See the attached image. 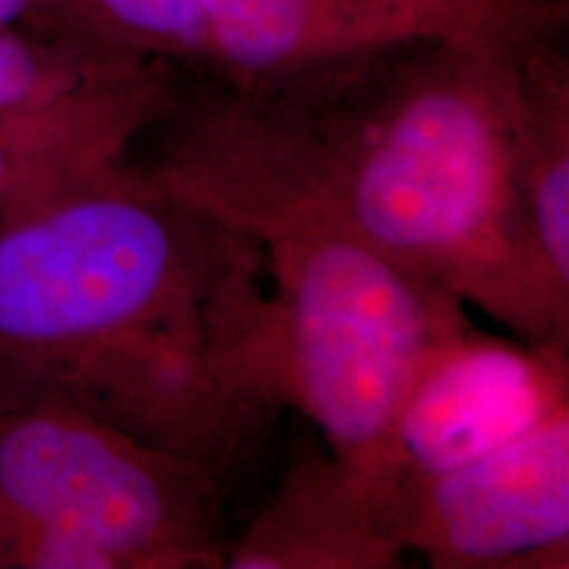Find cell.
I'll return each instance as SVG.
<instances>
[{
  "label": "cell",
  "mask_w": 569,
  "mask_h": 569,
  "mask_svg": "<svg viewBox=\"0 0 569 569\" xmlns=\"http://www.w3.org/2000/svg\"><path fill=\"white\" fill-rule=\"evenodd\" d=\"M84 30L140 59L203 71L201 0H67Z\"/></svg>",
  "instance_id": "8fae6325"
},
{
  "label": "cell",
  "mask_w": 569,
  "mask_h": 569,
  "mask_svg": "<svg viewBox=\"0 0 569 569\" xmlns=\"http://www.w3.org/2000/svg\"><path fill=\"white\" fill-rule=\"evenodd\" d=\"M140 138L146 156L127 153L134 167L259 243L284 403L372 501L398 409L432 356L472 330L467 306L356 230L256 92L182 71L172 106Z\"/></svg>",
  "instance_id": "3957f363"
},
{
  "label": "cell",
  "mask_w": 569,
  "mask_h": 569,
  "mask_svg": "<svg viewBox=\"0 0 569 569\" xmlns=\"http://www.w3.org/2000/svg\"><path fill=\"white\" fill-rule=\"evenodd\" d=\"M227 488L59 398L0 401V569L224 567Z\"/></svg>",
  "instance_id": "277c9868"
},
{
  "label": "cell",
  "mask_w": 569,
  "mask_h": 569,
  "mask_svg": "<svg viewBox=\"0 0 569 569\" xmlns=\"http://www.w3.org/2000/svg\"><path fill=\"white\" fill-rule=\"evenodd\" d=\"M565 38L567 32L553 34L532 67L517 163L540 251L553 277L569 288V53Z\"/></svg>",
  "instance_id": "30bf717a"
},
{
  "label": "cell",
  "mask_w": 569,
  "mask_h": 569,
  "mask_svg": "<svg viewBox=\"0 0 569 569\" xmlns=\"http://www.w3.org/2000/svg\"><path fill=\"white\" fill-rule=\"evenodd\" d=\"M403 557L353 475L330 448L298 432L274 490L230 538L224 567L396 569Z\"/></svg>",
  "instance_id": "ba28073f"
},
{
  "label": "cell",
  "mask_w": 569,
  "mask_h": 569,
  "mask_svg": "<svg viewBox=\"0 0 569 569\" xmlns=\"http://www.w3.org/2000/svg\"><path fill=\"white\" fill-rule=\"evenodd\" d=\"M177 84L46 109L0 106V219L122 161L172 106Z\"/></svg>",
  "instance_id": "9c48e42d"
},
{
  "label": "cell",
  "mask_w": 569,
  "mask_h": 569,
  "mask_svg": "<svg viewBox=\"0 0 569 569\" xmlns=\"http://www.w3.org/2000/svg\"><path fill=\"white\" fill-rule=\"evenodd\" d=\"M567 19L409 40L246 88L375 248L530 346L569 348V288L540 251L519 127Z\"/></svg>",
  "instance_id": "7a4b0ae2"
},
{
  "label": "cell",
  "mask_w": 569,
  "mask_h": 569,
  "mask_svg": "<svg viewBox=\"0 0 569 569\" xmlns=\"http://www.w3.org/2000/svg\"><path fill=\"white\" fill-rule=\"evenodd\" d=\"M203 71L261 88L377 48L569 19L567 0H201Z\"/></svg>",
  "instance_id": "8992f818"
},
{
  "label": "cell",
  "mask_w": 569,
  "mask_h": 569,
  "mask_svg": "<svg viewBox=\"0 0 569 569\" xmlns=\"http://www.w3.org/2000/svg\"><path fill=\"white\" fill-rule=\"evenodd\" d=\"M375 517L438 569H567L569 407L465 465L396 482Z\"/></svg>",
  "instance_id": "5b68a950"
},
{
  "label": "cell",
  "mask_w": 569,
  "mask_h": 569,
  "mask_svg": "<svg viewBox=\"0 0 569 569\" xmlns=\"http://www.w3.org/2000/svg\"><path fill=\"white\" fill-rule=\"evenodd\" d=\"M32 396L234 475L288 409L259 243L127 156L0 219V401Z\"/></svg>",
  "instance_id": "6da1fadb"
},
{
  "label": "cell",
  "mask_w": 569,
  "mask_h": 569,
  "mask_svg": "<svg viewBox=\"0 0 569 569\" xmlns=\"http://www.w3.org/2000/svg\"><path fill=\"white\" fill-rule=\"evenodd\" d=\"M13 30L67 34V38L103 42L90 30H84L67 0H0V32ZM103 46H109V42H103Z\"/></svg>",
  "instance_id": "7c38bea8"
},
{
  "label": "cell",
  "mask_w": 569,
  "mask_h": 569,
  "mask_svg": "<svg viewBox=\"0 0 569 569\" xmlns=\"http://www.w3.org/2000/svg\"><path fill=\"white\" fill-rule=\"evenodd\" d=\"M561 407H569V348L472 327L432 356L403 398L372 511L396 482L465 465Z\"/></svg>",
  "instance_id": "52a82bcc"
}]
</instances>
